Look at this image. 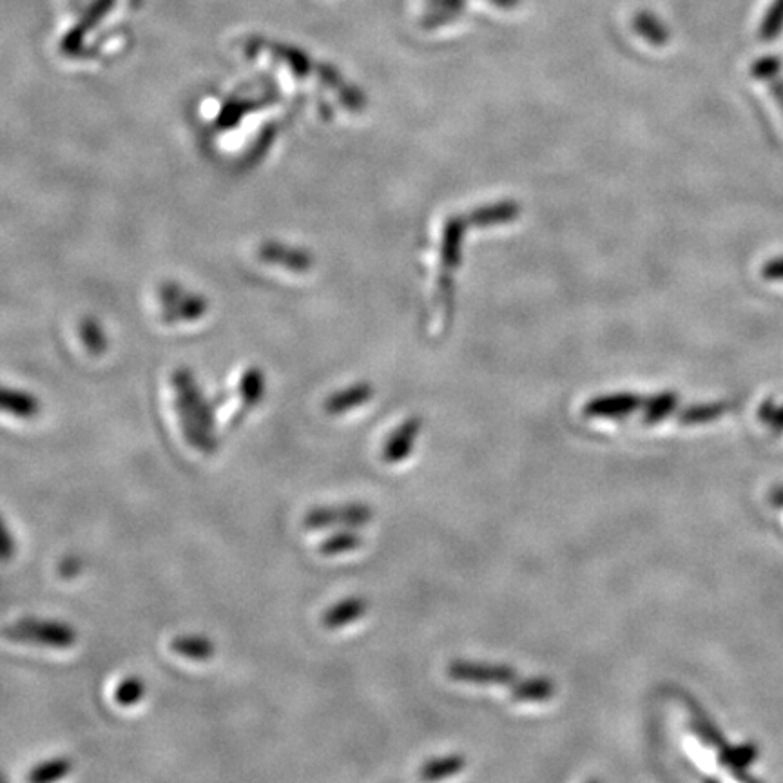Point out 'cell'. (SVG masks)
Wrapping results in <instances>:
<instances>
[{"label":"cell","mask_w":783,"mask_h":783,"mask_svg":"<svg viewBox=\"0 0 783 783\" xmlns=\"http://www.w3.org/2000/svg\"><path fill=\"white\" fill-rule=\"evenodd\" d=\"M4 637L40 648L69 649L77 644V629L62 620L24 617L4 629Z\"/></svg>","instance_id":"1"},{"label":"cell","mask_w":783,"mask_h":783,"mask_svg":"<svg viewBox=\"0 0 783 783\" xmlns=\"http://www.w3.org/2000/svg\"><path fill=\"white\" fill-rule=\"evenodd\" d=\"M374 512L365 503L327 504L314 506L303 515V528L309 532L361 528L372 521Z\"/></svg>","instance_id":"2"},{"label":"cell","mask_w":783,"mask_h":783,"mask_svg":"<svg viewBox=\"0 0 783 783\" xmlns=\"http://www.w3.org/2000/svg\"><path fill=\"white\" fill-rule=\"evenodd\" d=\"M448 675L459 682L483 684V686H513L517 682V671L510 666L484 664V662H466L455 660L448 666Z\"/></svg>","instance_id":"3"},{"label":"cell","mask_w":783,"mask_h":783,"mask_svg":"<svg viewBox=\"0 0 783 783\" xmlns=\"http://www.w3.org/2000/svg\"><path fill=\"white\" fill-rule=\"evenodd\" d=\"M174 387L178 390V397L189 406L194 417L202 423L203 428L211 435H216V423H214V410L211 403L203 397L200 388L196 387L193 376L185 370L176 372L173 377Z\"/></svg>","instance_id":"4"},{"label":"cell","mask_w":783,"mask_h":783,"mask_svg":"<svg viewBox=\"0 0 783 783\" xmlns=\"http://www.w3.org/2000/svg\"><path fill=\"white\" fill-rule=\"evenodd\" d=\"M421 428H423V423L419 417H408L406 421L397 426L385 443L383 461L388 464H397L405 461L406 457H410Z\"/></svg>","instance_id":"5"},{"label":"cell","mask_w":783,"mask_h":783,"mask_svg":"<svg viewBox=\"0 0 783 783\" xmlns=\"http://www.w3.org/2000/svg\"><path fill=\"white\" fill-rule=\"evenodd\" d=\"M174 408H176V412H178V419H180V426H182L185 441L193 446V448H196L198 452H202V454H214L216 448H218L216 435L209 434V432L203 428L202 423L194 417L193 412L189 410V406L185 405L180 397H176Z\"/></svg>","instance_id":"6"},{"label":"cell","mask_w":783,"mask_h":783,"mask_svg":"<svg viewBox=\"0 0 783 783\" xmlns=\"http://www.w3.org/2000/svg\"><path fill=\"white\" fill-rule=\"evenodd\" d=\"M644 399L635 396V394H615V396H602L597 399H591L588 405L584 406V416L586 417H628L638 408L644 406Z\"/></svg>","instance_id":"7"},{"label":"cell","mask_w":783,"mask_h":783,"mask_svg":"<svg viewBox=\"0 0 783 783\" xmlns=\"http://www.w3.org/2000/svg\"><path fill=\"white\" fill-rule=\"evenodd\" d=\"M468 220L466 216H452L448 218L443 231L441 242V261L443 271L454 272L461 265V252H463V238L466 232Z\"/></svg>","instance_id":"8"},{"label":"cell","mask_w":783,"mask_h":783,"mask_svg":"<svg viewBox=\"0 0 783 783\" xmlns=\"http://www.w3.org/2000/svg\"><path fill=\"white\" fill-rule=\"evenodd\" d=\"M368 611L367 599L363 597H348V599L339 600L332 604L321 617V622L325 628L330 631L347 628L352 622L365 617Z\"/></svg>","instance_id":"9"},{"label":"cell","mask_w":783,"mask_h":783,"mask_svg":"<svg viewBox=\"0 0 783 783\" xmlns=\"http://www.w3.org/2000/svg\"><path fill=\"white\" fill-rule=\"evenodd\" d=\"M372 396H374V388L370 387L368 383H356L352 387L339 390L336 394L327 397L323 408L329 416H341V414H347L358 406L365 405L372 399Z\"/></svg>","instance_id":"10"},{"label":"cell","mask_w":783,"mask_h":783,"mask_svg":"<svg viewBox=\"0 0 783 783\" xmlns=\"http://www.w3.org/2000/svg\"><path fill=\"white\" fill-rule=\"evenodd\" d=\"M519 214H521L519 203L510 200V202H499L479 207L468 214L466 220H468V225H475V227H492V225L513 222V220H517Z\"/></svg>","instance_id":"11"},{"label":"cell","mask_w":783,"mask_h":783,"mask_svg":"<svg viewBox=\"0 0 783 783\" xmlns=\"http://www.w3.org/2000/svg\"><path fill=\"white\" fill-rule=\"evenodd\" d=\"M169 648L178 657L189 658L194 662H207L216 655L213 640L205 635H178L171 640Z\"/></svg>","instance_id":"12"},{"label":"cell","mask_w":783,"mask_h":783,"mask_svg":"<svg viewBox=\"0 0 783 783\" xmlns=\"http://www.w3.org/2000/svg\"><path fill=\"white\" fill-rule=\"evenodd\" d=\"M557 691L555 682L551 678L535 677L526 680H517L512 686V696L515 702L524 704H539L548 702Z\"/></svg>","instance_id":"13"},{"label":"cell","mask_w":783,"mask_h":783,"mask_svg":"<svg viewBox=\"0 0 783 783\" xmlns=\"http://www.w3.org/2000/svg\"><path fill=\"white\" fill-rule=\"evenodd\" d=\"M361 546L363 537L359 535L358 528H339L321 541L318 550L323 557H339L359 550Z\"/></svg>","instance_id":"14"},{"label":"cell","mask_w":783,"mask_h":783,"mask_svg":"<svg viewBox=\"0 0 783 783\" xmlns=\"http://www.w3.org/2000/svg\"><path fill=\"white\" fill-rule=\"evenodd\" d=\"M633 29L637 35L648 42L649 46H655V48L666 46L671 39L669 29L651 11H637L633 17Z\"/></svg>","instance_id":"15"},{"label":"cell","mask_w":783,"mask_h":783,"mask_svg":"<svg viewBox=\"0 0 783 783\" xmlns=\"http://www.w3.org/2000/svg\"><path fill=\"white\" fill-rule=\"evenodd\" d=\"M2 408L4 412L19 419H33L39 416L40 403L37 397L26 394L22 390L6 388L2 392Z\"/></svg>","instance_id":"16"},{"label":"cell","mask_w":783,"mask_h":783,"mask_svg":"<svg viewBox=\"0 0 783 783\" xmlns=\"http://www.w3.org/2000/svg\"><path fill=\"white\" fill-rule=\"evenodd\" d=\"M73 769V762L66 756L51 758L42 764L35 765L28 774V782L31 783H51L66 778Z\"/></svg>","instance_id":"17"},{"label":"cell","mask_w":783,"mask_h":783,"mask_svg":"<svg viewBox=\"0 0 783 783\" xmlns=\"http://www.w3.org/2000/svg\"><path fill=\"white\" fill-rule=\"evenodd\" d=\"M678 406V396L675 392H664L651 397L644 403V425H657L662 419L671 416Z\"/></svg>","instance_id":"18"},{"label":"cell","mask_w":783,"mask_h":783,"mask_svg":"<svg viewBox=\"0 0 783 783\" xmlns=\"http://www.w3.org/2000/svg\"><path fill=\"white\" fill-rule=\"evenodd\" d=\"M466 765V760L463 756H446V758H437V760H430L428 764L423 765L421 769V778L423 780H443L448 776H454L459 773Z\"/></svg>","instance_id":"19"},{"label":"cell","mask_w":783,"mask_h":783,"mask_svg":"<svg viewBox=\"0 0 783 783\" xmlns=\"http://www.w3.org/2000/svg\"><path fill=\"white\" fill-rule=\"evenodd\" d=\"M725 412H727V405L724 403L687 406L678 414V421L682 425H704V423H709L716 417L722 416Z\"/></svg>","instance_id":"20"},{"label":"cell","mask_w":783,"mask_h":783,"mask_svg":"<svg viewBox=\"0 0 783 783\" xmlns=\"http://www.w3.org/2000/svg\"><path fill=\"white\" fill-rule=\"evenodd\" d=\"M145 682L136 675L120 680V684L115 689V702L120 707H133L144 700Z\"/></svg>","instance_id":"21"},{"label":"cell","mask_w":783,"mask_h":783,"mask_svg":"<svg viewBox=\"0 0 783 783\" xmlns=\"http://www.w3.org/2000/svg\"><path fill=\"white\" fill-rule=\"evenodd\" d=\"M263 392H265V377L263 372H260L258 368H251L247 370L242 377V383H240V394H242L243 405L249 410L254 405H258L261 399H263Z\"/></svg>","instance_id":"22"},{"label":"cell","mask_w":783,"mask_h":783,"mask_svg":"<svg viewBox=\"0 0 783 783\" xmlns=\"http://www.w3.org/2000/svg\"><path fill=\"white\" fill-rule=\"evenodd\" d=\"M783 31V0H773L760 24V39L773 40Z\"/></svg>","instance_id":"23"},{"label":"cell","mask_w":783,"mask_h":783,"mask_svg":"<svg viewBox=\"0 0 783 783\" xmlns=\"http://www.w3.org/2000/svg\"><path fill=\"white\" fill-rule=\"evenodd\" d=\"M439 301L445 309L446 321H452V314H454V298H455V285L452 280V272L443 271L441 278H439Z\"/></svg>","instance_id":"24"},{"label":"cell","mask_w":783,"mask_h":783,"mask_svg":"<svg viewBox=\"0 0 783 783\" xmlns=\"http://www.w3.org/2000/svg\"><path fill=\"white\" fill-rule=\"evenodd\" d=\"M691 727H693V731H695L696 735L700 736L706 744L715 745V747L722 744V742H720V735L716 733L713 724L707 722L706 716H702L700 713L693 711V722H691Z\"/></svg>","instance_id":"25"},{"label":"cell","mask_w":783,"mask_h":783,"mask_svg":"<svg viewBox=\"0 0 783 783\" xmlns=\"http://www.w3.org/2000/svg\"><path fill=\"white\" fill-rule=\"evenodd\" d=\"M778 69H780L778 58L764 57L753 64V75L758 78L774 77L778 73Z\"/></svg>","instance_id":"26"},{"label":"cell","mask_w":783,"mask_h":783,"mask_svg":"<svg viewBox=\"0 0 783 783\" xmlns=\"http://www.w3.org/2000/svg\"><path fill=\"white\" fill-rule=\"evenodd\" d=\"M430 10L452 11L457 17L466 10V0H428Z\"/></svg>","instance_id":"27"},{"label":"cell","mask_w":783,"mask_h":783,"mask_svg":"<svg viewBox=\"0 0 783 783\" xmlns=\"http://www.w3.org/2000/svg\"><path fill=\"white\" fill-rule=\"evenodd\" d=\"M2 535H4V537H2V559H4V561H10L13 551H15L13 537H11L6 526H4V530H2Z\"/></svg>","instance_id":"28"},{"label":"cell","mask_w":783,"mask_h":783,"mask_svg":"<svg viewBox=\"0 0 783 783\" xmlns=\"http://www.w3.org/2000/svg\"><path fill=\"white\" fill-rule=\"evenodd\" d=\"M78 571H80V562H78V559H73V557H69V559L60 564V575L66 577V579L77 575Z\"/></svg>","instance_id":"29"},{"label":"cell","mask_w":783,"mask_h":783,"mask_svg":"<svg viewBox=\"0 0 783 783\" xmlns=\"http://www.w3.org/2000/svg\"><path fill=\"white\" fill-rule=\"evenodd\" d=\"M488 2L493 4V6H497V8H501V10H513V8H517L521 4V0H488Z\"/></svg>","instance_id":"30"}]
</instances>
